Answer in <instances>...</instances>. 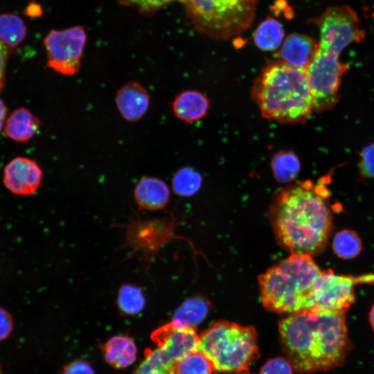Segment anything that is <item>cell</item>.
I'll return each mask as SVG.
<instances>
[{"mask_svg": "<svg viewBox=\"0 0 374 374\" xmlns=\"http://www.w3.org/2000/svg\"><path fill=\"white\" fill-rule=\"evenodd\" d=\"M208 305L202 299L185 301L175 311L172 321L175 324L195 328L206 317Z\"/></svg>", "mask_w": 374, "mask_h": 374, "instance_id": "cell-20", "label": "cell"}, {"mask_svg": "<svg viewBox=\"0 0 374 374\" xmlns=\"http://www.w3.org/2000/svg\"><path fill=\"white\" fill-rule=\"evenodd\" d=\"M348 69L338 55L319 47L306 69L314 109L326 111L335 105L341 78Z\"/></svg>", "mask_w": 374, "mask_h": 374, "instance_id": "cell-8", "label": "cell"}, {"mask_svg": "<svg viewBox=\"0 0 374 374\" xmlns=\"http://www.w3.org/2000/svg\"><path fill=\"white\" fill-rule=\"evenodd\" d=\"M280 340L287 359L299 373L340 366L348 350L344 314L303 311L279 322Z\"/></svg>", "mask_w": 374, "mask_h": 374, "instance_id": "cell-2", "label": "cell"}, {"mask_svg": "<svg viewBox=\"0 0 374 374\" xmlns=\"http://www.w3.org/2000/svg\"><path fill=\"white\" fill-rule=\"evenodd\" d=\"M319 47L312 37L299 33L289 35L279 52L281 61L299 69H307Z\"/></svg>", "mask_w": 374, "mask_h": 374, "instance_id": "cell-14", "label": "cell"}, {"mask_svg": "<svg viewBox=\"0 0 374 374\" xmlns=\"http://www.w3.org/2000/svg\"><path fill=\"white\" fill-rule=\"evenodd\" d=\"M116 106L121 116L128 122H136L147 113L150 105L148 90L136 80L121 86L115 96Z\"/></svg>", "mask_w": 374, "mask_h": 374, "instance_id": "cell-13", "label": "cell"}, {"mask_svg": "<svg viewBox=\"0 0 374 374\" xmlns=\"http://www.w3.org/2000/svg\"><path fill=\"white\" fill-rule=\"evenodd\" d=\"M62 374H96V372L89 362L78 359L66 364L63 367Z\"/></svg>", "mask_w": 374, "mask_h": 374, "instance_id": "cell-30", "label": "cell"}, {"mask_svg": "<svg viewBox=\"0 0 374 374\" xmlns=\"http://www.w3.org/2000/svg\"><path fill=\"white\" fill-rule=\"evenodd\" d=\"M373 282L374 274L354 277L322 271L308 296L306 311L344 314L355 300V285Z\"/></svg>", "mask_w": 374, "mask_h": 374, "instance_id": "cell-7", "label": "cell"}, {"mask_svg": "<svg viewBox=\"0 0 374 374\" xmlns=\"http://www.w3.org/2000/svg\"><path fill=\"white\" fill-rule=\"evenodd\" d=\"M6 114V107L3 102L0 99V132L2 130Z\"/></svg>", "mask_w": 374, "mask_h": 374, "instance_id": "cell-33", "label": "cell"}, {"mask_svg": "<svg viewBox=\"0 0 374 374\" xmlns=\"http://www.w3.org/2000/svg\"><path fill=\"white\" fill-rule=\"evenodd\" d=\"M87 35L78 26L63 30H51L44 39L48 66L63 75L78 73Z\"/></svg>", "mask_w": 374, "mask_h": 374, "instance_id": "cell-10", "label": "cell"}, {"mask_svg": "<svg viewBox=\"0 0 374 374\" xmlns=\"http://www.w3.org/2000/svg\"><path fill=\"white\" fill-rule=\"evenodd\" d=\"M195 28L214 39L238 36L251 25L258 0H182Z\"/></svg>", "mask_w": 374, "mask_h": 374, "instance_id": "cell-6", "label": "cell"}, {"mask_svg": "<svg viewBox=\"0 0 374 374\" xmlns=\"http://www.w3.org/2000/svg\"><path fill=\"white\" fill-rule=\"evenodd\" d=\"M271 169L275 179L280 183H288L298 176L301 163L292 152L282 150L274 154L271 159Z\"/></svg>", "mask_w": 374, "mask_h": 374, "instance_id": "cell-22", "label": "cell"}, {"mask_svg": "<svg viewBox=\"0 0 374 374\" xmlns=\"http://www.w3.org/2000/svg\"><path fill=\"white\" fill-rule=\"evenodd\" d=\"M359 168L363 177L374 178V143L362 150Z\"/></svg>", "mask_w": 374, "mask_h": 374, "instance_id": "cell-29", "label": "cell"}, {"mask_svg": "<svg viewBox=\"0 0 374 374\" xmlns=\"http://www.w3.org/2000/svg\"><path fill=\"white\" fill-rule=\"evenodd\" d=\"M202 178L193 169L184 167L177 170L172 180V188L181 196H190L200 188Z\"/></svg>", "mask_w": 374, "mask_h": 374, "instance_id": "cell-27", "label": "cell"}, {"mask_svg": "<svg viewBox=\"0 0 374 374\" xmlns=\"http://www.w3.org/2000/svg\"><path fill=\"white\" fill-rule=\"evenodd\" d=\"M151 339L173 362L199 350V335L195 328L168 323L151 334Z\"/></svg>", "mask_w": 374, "mask_h": 374, "instance_id": "cell-11", "label": "cell"}, {"mask_svg": "<svg viewBox=\"0 0 374 374\" xmlns=\"http://www.w3.org/2000/svg\"><path fill=\"white\" fill-rule=\"evenodd\" d=\"M321 271L311 256L292 253L259 276L263 306L288 314L306 311L308 296Z\"/></svg>", "mask_w": 374, "mask_h": 374, "instance_id": "cell-4", "label": "cell"}, {"mask_svg": "<svg viewBox=\"0 0 374 374\" xmlns=\"http://www.w3.org/2000/svg\"><path fill=\"white\" fill-rule=\"evenodd\" d=\"M234 374H247V373H234Z\"/></svg>", "mask_w": 374, "mask_h": 374, "instance_id": "cell-35", "label": "cell"}, {"mask_svg": "<svg viewBox=\"0 0 374 374\" xmlns=\"http://www.w3.org/2000/svg\"><path fill=\"white\" fill-rule=\"evenodd\" d=\"M134 197L140 208L157 211L164 208L168 204L170 189L162 179L146 176L137 182L134 190Z\"/></svg>", "mask_w": 374, "mask_h": 374, "instance_id": "cell-15", "label": "cell"}, {"mask_svg": "<svg viewBox=\"0 0 374 374\" xmlns=\"http://www.w3.org/2000/svg\"><path fill=\"white\" fill-rule=\"evenodd\" d=\"M369 321H370L372 328L374 330V305L371 308L369 312Z\"/></svg>", "mask_w": 374, "mask_h": 374, "instance_id": "cell-34", "label": "cell"}, {"mask_svg": "<svg viewBox=\"0 0 374 374\" xmlns=\"http://www.w3.org/2000/svg\"><path fill=\"white\" fill-rule=\"evenodd\" d=\"M40 121L26 108L12 112L6 121L4 131L11 139L18 142L30 140L38 131Z\"/></svg>", "mask_w": 374, "mask_h": 374, "instance_id": "cell-18", "label": "cell"}, {"mask_svg": "<svg viewBox=\"0 0 374 374\" xmlns=\"http://www.w3.org/2000/svg\"><path fill=\"white\" fill-rule=\"evenodd\" d=\"M171 107L177 118L186 123H192L206 116L209 102L202 93L195 90H187L175 96Z\"/></svg>", "mask_w": 374, "mask_h": 374, "instance_id": "cell-17", "label": "cell"}, {"mask_svg": "<svg viewBox=\"0 0 374 374\" xmlns=\"http://www.w3.org/2000/svg\"><path fill=\"white\" fill-rule=\"evenodd\" d=\"M101 350L105 361L117 369L127 368L137 358L136 345L127 335L112 337L101 346Z\"/></svg>", "mask_w": 374, "mask_h": 374, "instance_id": "cell-16", "label": "cell"}, {"mask_svg": "<svg viewBox=\"0 0 374 374\" xmlns=\"http://www.w3.org/2000/svg\"><path fill=\"white\" fill-rule=\"evenodd\" d=\"M42 179V171L33 160L16 157L10 161L3 171V184L12 193L29 195L38 189Z\"/></svg>", "mask_w": 374, "mask_h": 374, "instance_id": "cell-12", "label": "cell"}, {"mask_svg": "<svg viewBox=\"0 0 374 374\" xmlns=\"http://www.w3.org/2000/svg\"><path fill=\"white\" fill-rule=\"evenodd\" d=\"M284 37L283 26L276 19L268 17L262 21L254 32L253 40L262 51L276 50Z\"/></svg>", "mask_w": 374, "mask_h": 374, "instance_id": "cell-19", "label": "cell"}, {"mask_svg": "<svg viewBox=\"0 0 374 374\" xmlns=\"http://www.w3.org/2000/svg\"><path fill=\"white\" fill-rule=\"evenodd\" d=\"M213 367L200 350L193 352L175 363V374H212Z\"/></svg>", "mask_w": 374, "mask_h": 374, "instance_id": "cell-26", "label": "cell"}, {"mask_svg": "<svg viewBox=\"0 0 374 374\" xmlns=\"http://www.w3.org/2000/svg\"><path fill=\"white\" fill-rule=\"evenodd\" d=\"M117 305L121 312L134 316L143 310L145 298L140 287L132 284H125L118 290Z\"/></svg>", "mask_w": 374, "mask_h": 374, "instance_id": "cell-24", "label": "cell"}, {"mask_svg": "<svg viewBox=\"0 0 374 374\" xmlns=\"http://www.w3.org/2000/svg\"><path fill=\"white\" fill-rule=\"evenodd\" d=\"M13 329V321L10 314L0 308V341L7 339Z\"/></svg>", "mask_w": 374, "mask_h": 374, "instance_id": "cell-31", "label": "cell"}, {"mask_svg": "<svg viewBox=\"0 0 374 374\" xmlns=\"http://www.w3.org/2000/svg\"><path fill=\"white\" fill-rule=\"evenodd\" d=\"M325 181L306 180L280 191L271 217L280 244L291 253L313 255L326 245L332 215Z\"/></svg>", "mask_w": 374, "mask_h": 374, "instance_id": "cell-1", "label": "cell"}, {"mask_svg": "<svg viewBox=\"0 0 374 374\" xmlns=\"http://www.w3.org/2000/svg\"><path fill=\"white\" fill-rule=\"evenodd\" d=\"M8 59V48L0 43V91L3 87Z\"/></svg>", "mask_w": 374, "mask_h": 374, "instance_id": "cell-32", "label": "cell"}, {"mask_svg": "<svg viewBox=\"0 0 374 374\" xmlns=\"http://www.w3.org/2000/svg\"><path fill=\"white\" fill-rule=\"evenodd\" d=\"M332 245L335 253L345 260L355 258L362 249V242L357 233L346 229L335 234Z\"/></svg>", "mask_w": 374, "mask_h": 374, "instance_id": "cell-25", "label": "cell"}, {"mask_svg": "<svg viewBox=\"0 0 374 374\" xmlns=\"http://www.w3.org/2000/svg\"><path fill=\"white\" fill-rule=\"evenodd\" d=\"M262 116L283 123L305 121L314 109L306 70L280 61L267 65L252 89Z\"/></svg>", "mask_w": 374, "mask_h": 374, "instance_id": "cell-3", "label": "cell"}, {"mask_svg": "<svg viewBox=\"0 0 374 374\" xmlns=\"http://www.w3.org/2000/svg\"><path fill=\"white\" fill-rule=\"evenodd\" d=\"M144 356L132 374H175V362L158 347L145 349Z\"/></svg>", "mask_w": 374, "mask_h": 374, "instance_id": "cell-21", "label": "cell"}, {"mask_svg": "<svg viewBox=\"0 0 374 374\" xmlns=\"http://www.w3.org/2000/svg\"><path fill=\"white\" fill-rule=\"evenodd\" d=\"M293 366L287 359L278 357L268 360L260 374H293Z\"/></svg>", "mask_w": 374, "mask_h": 374, "instance_id": "cell-28", "label": "cell"}, {"mask_svg": "<svg viewBox=\"0 0 374 374\" xmlns=\"http://www.w3.org/2000/svg\"><path fill=\"white\" fill-rule=\"evenodd\" d=\"M316 23L320 33L319 46L338 55L346 46L359 43L366 37L357 12L346 5L328 8Z\"/></svg>", "mask_w": 374, "mask_h": 374, "instance_id": "cell-9", "label": "cell"}, {"mask_svg": "<svg viewBox=\"0 0 374 374\" xmlns=\"http://www.w3.org/2000/svg\"><path fill=\"white\" fill-rule=\"evenodd\" d=\"M199 350L214 371L243 373L258 357L257 335L251 326L218 321L199 335Z\"/></svg>", "mask_w": 374, "mask_h": 374, "instance_id": "cell-5", "label": "cell"}, {"mask_svg": "<svg viewBox=\"0 0 374 374\" xmlns=\"http://www.w3.org/2000/svg\"><path fill=\"white\" fill-rule=\"evenodd\" d=\"M27 33L24 21L12 13L0 15V43L7 48L18 46Z\"/></svg>", "mask_w": 374, "mask_h": 374, "instance_id": "cell-23", "label": "cell"}, {"mask_svg": "<svg viewBox=\"0 0 374 374\" xmlns=\"http://www.w3.org/2000/svg\"><path fill=\"white\" fill-rule=\"evenodd\" d=\"M0 374H1V365H0Z\"/></svg>", "mask_w": 374, "mask_h": 374, "instance_id": "cell-36", "label": "cell"}]
</instances>
